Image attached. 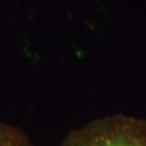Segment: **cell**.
<instances>
[{
	"mask_svg": "<svg viewBox=\"0 0 146 146\" xmlns=\"http://www.w3.org/2000/svg\"><path fill=\"white\" fill-rule=\"evenodd\" d=\"M58 146H146V118L101 117L70 130Z\"/></svg>",
	"mask_w": 146,
	"mask_h": 146,
	"instance_id": "obj_1",
	"label": "cell"
},
{
	"mask_svg": "<svg viewBox=\"0 0 146 146\" xmlns=\"http://www.w3.org/2000/svg\"><path fill=\"white\" fill-rule=\"evenodd\" d=\"M0 146H34L29 135L18 126L0 121Z\"/></svg>",
	"mask_w": 146,
	"mask_h": 146,
	"instance_id": "obj_2",
	"label": "cell"
}]
</instances>
